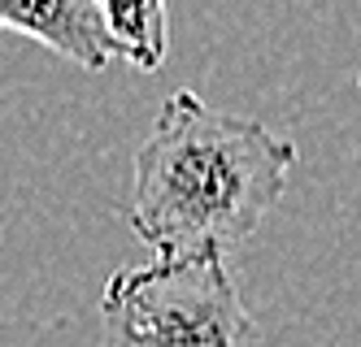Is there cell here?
<instances>
[{"label": "cell", "instance_id": "2", "mask_svg": "<svg viewBox=\"0 0 361 347\" xmlns=\"http://www.w3.org/2000/svg\"><path fill=\"white\" fill-rule=\"evenodd\" d=\"M109 347H257L252 313L240 300L226 256H152L122 265L100 296Z\"/></svg>", "mask_w": 361, "mask_h": 347}, {"label": "cell", "instance_id": "5", "mask_svg": "<svg viewBox=\"0 0 361 347\" xmlns=\"http://www.w3.org/2000/svg\"><path fill=\"white\" fill-rule=\"evenodd\" d=\"M357 87H361V74H357Z\"/></svg>", "mask_w": 361, "mask_h": 347}, {"label": "cell", "instance_id": "1", "mask_svg": "<svg viewBox=\"0 0 361 347\" xmlns=\"http://www.w3.org/2000/svg\"><path fill=\"white\" fill-rule=\"evenodd\" d=\"M292 170L288 135L183 87L135 152L126 222L152 256H226L270 217Z\"/></svg>", "mask_w": 361, "mask_h": 347}, {"label": "cell", "instance_id": "3", "mask_svg": "<svg viewBox=\"0 0 361 347\" xmlns=\"http://www.w3.org/2000/svg\"><path fill=\"white\" fill-rule=\"evenodd\" d=\"M0 35L44 44L87 74H100L114 61L109 31L92 0H0Z\"/></svg>", "mask_w": 361, "mask_h": 347}, {"label": "cell", "instance_id": "4", "mask_svg": "<svg viewBox=\"0 0 361 347\" xmlns=\"http://www.w3.org/2000/svg\"><path fill=\"white\" fill-rule=\"evenodd\" d=\"M100 22L109 31L114 57L131 70L152 74L170 52V13L166 0H92Z\"/></svg>", "mask_w": 361, "mask_h": 347}]
</instances>
